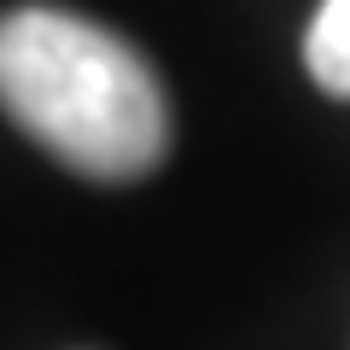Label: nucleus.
Segmentation results:
<instances>
[{"mask_svg":"<svg viewBox=\"0 0 350 350\" xmlns=\"http://www.w3.org/2000/svg\"><path fill=\"white\" fill-rule=\"evenodd\" d=\"M304 64H310L315 88L350 100V0H321L304 36Z\"/></svg>","mask_w":350,"mask_h":350,"instance_id":"nucleus-2","label":"nucleus"},{"mask_svg":"<svg viewBox=\"0 0 350 350\" xmlns=\"http://www.w3.org/2000/svg\"><path fill=\"white\" fill-rule=\"evenodd\" d=\"M0 111L88 181H135L170 146V105L123 36L59 6L0 18Z\"/></svg>","mask_w":350,"mask_h":350,"instance_id":"nucleus-1","label":"nucleus"}]
</instances>
